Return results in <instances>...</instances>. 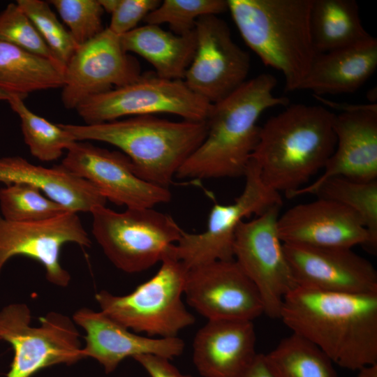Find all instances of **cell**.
<instances>
[{
    "label": "cell",
    "instance_id": "cell-1",
    "mask_svg": "<svg viewBox=\"0 0 377 377\" xmlns=\"http://www.w3.org/2000/svg\"><path fill=\"white\" fill-rule=\"evenodd\" d=\"M279 318L342 368L377 363V293L297 286L285 297Z\"/></svg>",
    "mask_w": 377,
    "mask_h": 377
},
{
    "label": "cell",
    "instance_id": "cell-2",
    "mask_svg": "<svg viewBox=\"0 0 377 377\" xmlns=\"http://www.w3.org/2000/svg\"><path fill=\"white\" fill-rule=\"evenodd\" d=\"M277 80L268 73L246 80L219 102L206 119V136L178 170L180 179H216L244 175L259 140L257 121L269 108L286 105L272 94Z\"/></svg>",
    "mask_w": 377,
    "mask_h": 377
},
{
    "label": "cell",
    "instance_id": "cell-3",
    "mask_svg": "<svg viewBox=\"0 0 377 377\" xmlns=\"http://www.w3.org/2000/svg\"><path fill=\"white\" fill-rule=\"evenodd\" d=\"M334 115L320 105L293 104L267 119L251 156L263 182L289 198L323 169L337 145Z\"/></svg>",
    "mask_w": 377,
    "mask_h": 377
},
{
    "label": "cell",
    "instance_id": "cell-4",
    "mask_svg": "<svg viewBox=\"0 0 377 377\" xmlns=\"http://www.w3.org/2000/svg\"><path fill=\"white\" fill-rule=\"evenodd\" d=\"M59 124L77 141H98L117 147L130 158L140 178L166 188L207 131L206 121H172L155 115L93 125Z\"/></svg>",
    "mask_w": 377,
    "mask_h": 377
},
{
    "label": "cell",
    "instance_id": "cell-5",
    "mask_svg": "<svg viewBox=\"0 0 377 377\" xmlns=\"http://www.w3.org/2000/svg\"><path fill=\"white\" fill-rule=\"evenodd\" d=\"M242 38L265 65L281 71L287 91L299 90L318 53L311 34L313 0H228Z\"/></svg>",
    "mask_w": 377,
    "mask_h": 377
},
{
    "label": "cell",
    "instance_id": "cell-6",
    "mask_svg": "<svg viewBox=\"0 0 377 377\" xmlns=\"http://www.w3.org/2000/svg\"><path fill=\"white\" fill-rule=\"evenodd\" d=\"M161 263L155 275L128 294L96 293L101 311L127 329L150 336L175 337L193 325L195 317L182 300L188 269L169 254Z\"/></svg>",
    "mask_w": 377,
    "mask_h": 377
},
{
    "label": "cell",
    "instance_id": "cell-7",
    "mask_svg": "<svg viewBox=\"0 0 377 377\" xmlns=\"http://www.w3.org/2000/svg\"><path fill=\"white\" fill-rule=\"evenodd\" d=\"M91 214L96 241L117 268L129 274L161 262L182 231L171 216L153 207L118 212L105 205L95 207Z\"/></svg>",
    "mask_w": 377,
    "mask_h": 377
},
{
    "label": "cell",
    "instance_id": "cell-8",
    "mask_svg": "<svg viewBox=\"0 0 377 377\" xmlns=\"http://www.w3.org/2000/svg\"><path fill=\"white\" fill-rule=\"evenodd\" d=\"M39 320L38 326L31 325V311L24 303L0 310V340L8 342L14 353L6 377H31L45 368L84 358L73 319L53 311Z\"/></svg>",
    "mask_w": 377,
    "mask_h": 377
},
{
    "label": "cell",
    "instance_id": "cell-9",
    "mask_svg": "<svg viewBox=\"0 0 377 377\" xmlns=\"http://www.w3.org/2000/svg\"><path fill=\"white\" fill-rule=\"evenodd\" d=\"M212 105L193 92L184 80L146 73L128 84L88 98L75 110L85 124L93 125L127 116L160 113L177 115L186 121H204Z\"/></svg>",
    "mask_w": 377,
    "mask_h": 377
},
{
    "label": "cell",
    "instance_id": "cell-10",
    "mask_svg": "<svg viewBox=\"0 0 377 377\" xmlns=\"http://www.w3.org/2000/svg\"><path fill=\"white\" fill-rule=\"evenodd\" d=\"M244 177L242 193L230 204H214L203 232L191 233L182 229L179 240L171 247L169 255L188 270L215 261L233 260L235 232L244 218L282 205L280 193L263 182L259 168L252 159Z\"/></svg>",
    "mask_w": 377,
    "mask_h": 377
},
{
    "label": "cell",
    "instance_id": "cell-11",
    "mask_svg": "<svg viewBox=\"0 0 377 377\" xmlns=\"http://www.w3.org/2000/svg\"><path fill=\"white\" fill-rule=\"evenodd\" d=\"M281 206H275L238 226L234 260L257 287L264 313L279 318L285 297L297 285L277 229Z\"/></svg>",
    "mask_w": 377,
    "mask_h": 377
},
{
    "label": "cell",
    "instance_id": "cell-12",
    "mask_svg": "<svg viewBox=\"0 0 377 377\" xmlns=\"http://www.w3.org/2000/svg\"><path fill=\"white\" fill-rule=\"evenodd\" d=\"M194 31L195 52L183 80L193 92L216 103L246 81L250 57L234 42L228 24L217 15L200 17Z\"/></svg>",
    "mask_w": 377,
    "mask_h": 377
},
{
    "label": "cell",
    "instance_id": "cell-13",
    "mask_svg": "<svg viewBox=\"0 0 377 377\" xmlns=\"http://www.w3.org/2000/svg\"><path fill=\"white\" fill-rule=\"evenodd\" d=\"M140 75L138 61L123 49L120 36L106 28L79 45L66 64L63 105L76 109L88 98L128 84Z\"/></svg>",
    "mask_w": 377,
    "mask_h": 377
},
{
    "label": "cell",
    "instance_id": "cell-14",
    "mask_svg": "<svg viewBox=\"0 0 377 377\" xmlns=\"http://www.w3.org/2000/svg\"><path fill=\"white\" fill-rule=\"evenodd\" d=\"M61 165L87 180L112 202L126 208H152L168 202V188L150 184L134 172L130 158L88 142L75 141Z\"/></svg>",
    "mask_w": 377,
    "mask_h": 377
},
{
    "label": "cell",
    "instance_id": "cell-15",
    "mask_svg": "<svg viewBox=\"0 0 377 377\" xmlns=\"http://www.w3.org/2000/svg\"><path fill=\"white\" fill-rule=\"evenodd\" d=\"M74 243L89 247L91 241L77 213L68 212L37 222H15L0 216V274L13 257L24 256L39 263L52 284L66 287L69 272L61 264L62 246Z\"/></svg>",
    "mask_w": 377,
    "mask_h": 377
},
{
    "label": "cell",
    "instance_id": "cell-16",
    "mask_svg": "<svg viewBox=\"0 0 377 377\" xmlns=\"http://www.w3.org/2000/svg\"><path fill=\"white\" fill-rule=\"evenodd\" d=\"M184 294L208 320L252 321L264 313L257 287L234 259L189 269Z\"/></svg>",
    "mask_w": 377,
    "mask_h": 377
},
{
    "label": "cell",
    "instance_id": "cell-17",
    "mask_svg": "<svg viewBox=\"0 0 377 377\" xmlns=\"http://www.w3.org/2000/svg\"><path fill=\"white\" fill-rule=\"evenodd\" d=\"M277 229L283 243L348 249L361 245L372 253L377 251V242L360 217L347 207L325 198L288 209L279 216Z\"/></svg>",
    "mask_w": 377,
    "mask_h": 377
},
{
    "label": "cell",
    "instance_id": "cell-18",
    "mask_svg": "<svg viewBox=\"0 0 377 377\" xmlns=\"http://www.w3.org/2000/svg\"><path fill=\"white\" fill-rule=\"evenodd\" d=\"M297 286L344 293H377V271L348 248L283 243Z\"/></svg>",
    "mask_w": 377,
    "mask_h": 377
},
{
    "label": "cell",
    "instance_id": "cell-19",
    "mask_svg": "<svg viewBox=\"0 0 377 377\" xmlns=\"http://www.w3.org/2000/svg\"><path fill=\"white\" fill-rule=\"evenodd\" d=\"M333 128L337 137L334 151L323 173L313 183L297 190L289 198L311 193L325 180L343 177L360 182L377 179V105H355L335 114Z\"/></svg>",
    "mask_w": 377,
    "mask_h": 377
},
{
    "label": "cell",
    "instance_id": "cell-20",
    "mask_svg": "<svg viewBox=\"0 0 377 377\" xmlns=\"http://www.w3.org/2000/svg\"><path fill=\"white\" fill-rule=\"evenodd\" d=\"M73 320L85 332L83 357L96 360L106 374L114 371L127 357L152 354L172 360L181 355L185 347L177 337L154 339L135 334L101 311L80 309Z\"/></svg>",
    "mask_w": 377,
    "mask_h": 377
},
{
    "label": "cell",
    "instance_id": "cell-21",
    "mask_svg": "<svg viewBox=\"0 0 377 377\" xmlns=\"http://www.w3.org/2000/svg\"><path fill=\"white\" fill-rule=\"evenodd\" d=\"M252 321L208 320L196 333L193 362L203 377H239L257 355Z\"/></svg>",
    "mask_w": 377,
    "mask_h": 377
},
{
    "label": "cell",
    "instance_id": "cell-22",
    "mask_svg": "<svg viewBox=\"0 0 377 377\" xmlns=\"http://www.w3.org/2000/svg\"><path fill=\"white\" fill-rule=\"evenodd\" d=\"M25 183L75 213L105 206L106 198L87 180L61 164L52 168L34 165L21 156L0 158V184Z\"/></svg>",
    "mask_w": 377,
    "mask_h": 377
},
{
    "label": "cell",
    "instance_id": "cell-23",
    "mask_svg": "<svg viewBox=\"0 0 377 377\" xmlns=\"http://www.w3.org/2000/svg\"><path fill=\"white\" fill-rule=\"evenodd\" d=\"M377 67V40L318 54L299 90L320 94H350L357 91Z\"/></svg>",
    "mask_w": 377,
    "mask_h": 377
},
{
    "label": "cell",
    "instance_id": "cell-24",
    "mask_svg": "<svg viewBox=\"0 0 377 377\" xmlns=\"http://www.w3.org/2000/svg\"><path fill=\"white\" fill-rule=\"evenodd\" d=\"M123 49L147 61L160 77L183 80L196 47L195 31L177 35L146 24L120 36Z\"/></svg>",
    "mask_w": 377,
    "mask_h": 377
},
{
    "label": "cell",
    "instance_id": "cell-25",
    "mask_svg": "<svg viewBox=\"0 0 377 377\" xmlns=\"http://www.w3.org/2000/svg\"><path fill=\"white\" fill-rule=\"evenodd\" d=\"M310 29L318 54L357 45L373 38L363 27L354 0H313Z\"/></svg>",
    "mask_w": 377,
    "mask_h": 377
},
{
    "label": "cell",
    "instance_id": "cell-26",
    "mask_svg": "<svg viewBox=\"0 0 377 377\" xmlns=\"http://www.w3.org/2000/svg\"><path fill=\"white\" fill-rule=\"evenodd\" d=\"M64 68L0 40V89L24 99L29 94L61 88Z\"/></svg>",
    "mask_w": 377,
    "mask_h": 377
},
{
    "label": "cell",
    "instance_id": "cell-27",
    "mask_svg": "<svg viewBox=\"0 0 377 377\" xmlns=\"http://www.w3.org/2000/svg\"><path fill=\"white\" fill-rule=\"evenodd\" d=\"M264 357L274 377H337L330 359L313 343L294 333Z\"/></svg>",
    "mask_w": 377,
    "mask_h": 377
},
{
    "label": "cell",
    "instance_id": "cell-28",
    "mask_svg": "<svg viewBox=\"0 0 377 377\" xmlns=\"http://www.w3.org/2000/svg\"><path fill=\"white\" fill-rule=\"evenodd\" d=\"M8 102L20 119L25 144L32 156L43 162L60 158L77 141L60 124H54L32 112L24 103V98L10 95Z\"/></svg>",
    "mask_w": 377,
    "mask_h": 377
},
{
    "label": "cell",
    "instance_id": "cell-29",
    "mask_svg": "<svg viewBox=\"0 0 377 377\" xmlns=\"http://www.w3.org/2000/svg\"><path fill=\"white\" fill-rule=\"evenodd\" d=\"M313 194L355 212L377 242V180L360 182L334 177L319 185Z\"/></svg>",
    "mask_w": 377,
    "mask_h": 377
},
{
    "label": "cell",
    "instance_id": "cell-30",
    "mask_svg": "<svg viewBox=\"0 0 377 377\" xmlns=\"http://www.w3.org/2000/svg\"><path fill=\"white\" fill-rule=\"evenodd\" d=\"M0 209L3 219L15 222L43 221L71 212L25 183L8 184L0 189Z\"/></svg>",
    "mask_w": 377,
    "mask_h": 377
},
{
    "label": "cell",
    "instance_id": "cell-31",
    "mask_svg": "<svg viewBox=\"0 0 377 377\" xmlns=\"http://www.w3.org/2000/svg\"><path fill=\"white\" fill-rule=\"evenodd\" d=\"M228 10L226 0H164L144 19L146 24H168L172 33L186 35L194 31L197 20Z\"/></svg>",
    "mask_w": 377,
    "mask_h": 377
},
{
    "label": "cell",
    "instance_id": "cell-32",
    "mask_svg": "<svg viewBox=\"0 0 377 377\" xmlns=\"http://www.w3.org/2000/svg\"><path fill=\"white\" fill-rule=\"evenodd\" d=\"M16 3L31 20L57 59L65 68L79 45L68 29L59 21L50 3L42 0H17Z\"/></svg>",
    "mask_w": 377,
    "mask_h": 377
},
{
    "label": "cell",
    "instance_id": "cell-33",
    "mask_svg": "<svg viewBox=\"0 0 377 377\" xmlns=\"http://www.w3.org/2000/svg\"><path fill=\"white\" fill-rule=\"evenodd\" d=\"M0 40L46 58L64 67L16 2L8 4L0 12Z\"/></svg>",
    "mask_w": 377,
    "mask_h": 377
},
{
    "label": "cell",
    "instance_id": "cell-34",
    "mask_svg": "<svg viewBox=\"0 0 377 377\" xmlns=\"http://www.w3.org/2000/svg\"><path fill=\"white\" fill-rule=\"evenodd\" d=\"M48 3L55 8L78 45L105 29L102 22L105 11L99 0H50Z\"/></svg>",
    "mask_w": 377,
    "mask_h": 377
},
{
    "label": "cell",
    "instance_id": "cell-35",
    "mask_svg": "<svg viewBox=\"0 0 377 377\" xmlns=\"http://www.w3.org/2000/svg\"><path fill=\"white\" fill-rule=\"evenodd\" d=\"M105 12L111 15L108 27L121 36L137 27L138 24L156 9L159 0H99Z\"/></svg>",
    "mask_w": 377,
    "mask_h": 377
},
{
    "label": "cell",
    "instance_id": "cell-36",
    "mask_svg": "<svg viewBox=\"0 0 377 377\" xmlns=\"http://www.w3.org/2000/svg\"><path fill=\"white\" fill-rule=\"evenodd\" d=\"M133 359L145 369L150 377H193L182 374L170 363V360L163 356L145 354Z\"/></svg>",
    "mask_w": 377,
    "mask_h": 377
},
{
    "label": "cell",
    "instance_id": "cell-37",
    "mask_svg": "<svg viewBox=\"0 0 377 377\" xmlns=\"http://www.w3.org/2000/svg\"><path fill=\"white\" fill-rule=\"evenodd\" d=\"M239 377H274L269 369L264 354L258 353L256 358Z\"/></svg>",
    "mask_w": 377,
    "mask_h": 377
},
{
    "label": "cell",
    "instance_id": "cell-38",
    "mask_svg": "<svg viewBox=\"0 0 377 377\" xmlns=\"http://www.w3.org/2000/svg\"><path fill=\"white\" fill-rule=\"evenodd\" d=\"M357 371V377H377V363L364 367Z\"/></svg>",
    "mask_w": 377,
    "mask_h": 377
},
{
    "label": "cell",
    "instance_id": "cell-39",
    "mask_svg": "<svg viewBox=\"0 0 377 377\" xmlns=\"http://www.w3.org/2000/svg\"><path fill=\"white\" fill-rule=\"evenodd\" d=\"M10 97V95L4 91L0 89V101H7Z\"/></svg>",
    "mask_w": 377,
    "mask_h": 377
}]
</instances>
